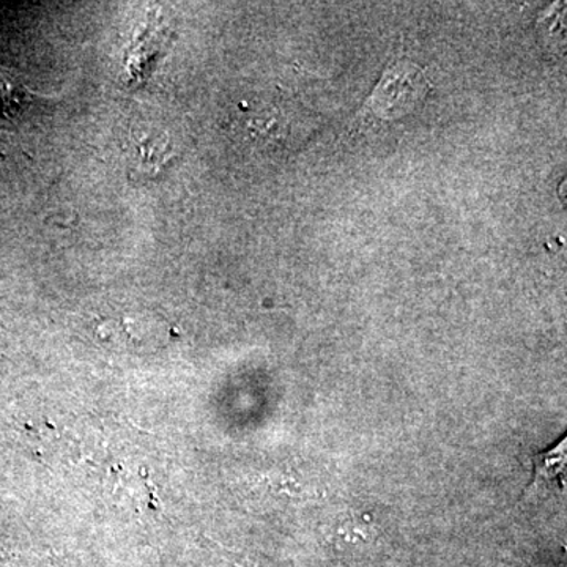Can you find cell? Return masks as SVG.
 Segmentation results:
<instances>
[{"label": "cell", "instance_id": "obj_2", "mask_svg": "<svg viewBox=\"0 0 567 567\" xmlns=\"http://www.w3.org/2000/svg\"><path fill=\"white\" fill-rule=\"evenodd\" d=\"M134 148L137 152V163L144 169L162 166L166 163V153L169 152V140L166 134L142 133L137 137Z\"/></svg>", "mask_w": 567, "mask_h": 567}, {"label": "cell", "instance_id": "obj_1", "mask_svg": "<svg viewBox=\"0 0 567 567\" xmlns=\"http://www.w3.org/2000/svg\"><path fill=\"white\" fill-rule=\"evenodd\" d=\"M424 92L423 71L413 63L399 62L388 69L368 107L379 117H399L412 110Z\"/></svg>", "mask_w": 567, "mask_h": 567}, {"label": "cell", "instance_id": "obj_3", "mask_svg": "<svg viewBox=\"0 0 567 567\" xmlns=\"http://www.w3.org/2000/svg\"><path fill=\"white\" fill-rule=\"evenodd\" d=\"M39 95L32 92L31 89L24 87L17 78L11 76L7 71H0V100L3 102L20 103V100L25 99L28 95Z\"/></svg>", "mask_w": 567, "mask_h": 567}]
</instances>
